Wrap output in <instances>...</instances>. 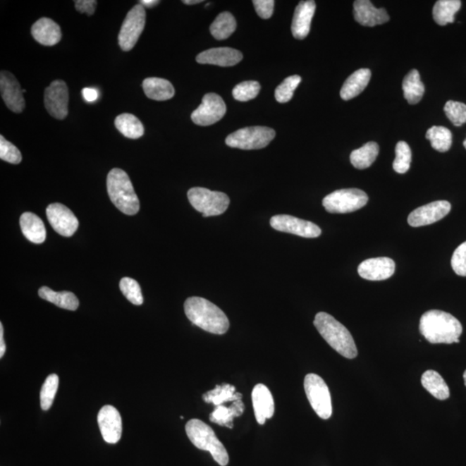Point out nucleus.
<instances>
[{"label":"nucleus","instance_id":"f257e3e1","mask_svg":"<svg viewBox=\"0 0 466 466\" xmlns=\"http://www.w3.org/2000/svg\"><path fill=\"white\" fill-rule=\"evenodd\" d=\"M419 332L431 344H453L460 342L463 327L452 314L441 310H430L419 321Z\"/></svg>","mask_w":466,"mask_h":466},{"label":"nucleus","instance_id":"f03ea898","mask_svg":"<svg viewBox=\"0 0 466 466\" xmlns=\"http://www.w3.org/2000/svg\"><path fill=\"white\" fill-rule=\"evenodd\" d=\"M185 314L200 329L214 334H225L229 329L230 323L224 312L202 298H190L184 303Z\"/></svg>","mask_w":466,"mask_h":466},{"label":"nucleus","instance_id":"7ed1b4c3","mask_svg":"<svg viewBox=\"0 0 466 466\" xmlns=\"http://www.w3.org/2000/svg\"><path fill=\"white\" fill-rule=\"evenodd\" d=\"M314 325L331 348L341 356L353 360L357 356V349L348 329L332 315L321 312L315 317Z\"/></svg>","mask_w":466,"mask_h":466},{"label":"nucleus","instance_id":"20e7f679","mask_svg":"<svg viewBox=\"0 0 466 466\" xmlns=\"http://www.w3.org/2000/svg\"><path fill=\"white\" fill-rule=\"evenodd\" d=\"M107 192L111 202L119 211L127 215H134L140 209V200L135 192L130 177L121 168H113L107 176Z\"/></svg>","mask_w":466,"mask_h":466},{"label":"nucleus","instance_id":"39448f33","mask_svg":"<svg viewBox=\"0 0 466 466\" xmlns=\"http://www.w3.org/2000/svg\"><path fill=\"white\" fill-rule=\"evenodd\" d=\"M185 429H186L188 439L196 448L209 450L211 457L219 465H228V453L210 426L200 419H192L187 423Z\"/></svg>","mask_w":466,"mask_h":466},{"label":"nucleus","instance_id":"423d86ee","mask_svg":"<svg viewBox=\"0 0 466 466\" xmlns=\"http://www.w3.org/2000/svg\"><path fill=\"white\" fill-rule=\"evenodd\" d=\"M188 198L192 207L202 213L203 217L224 214L230 204V199L224 192L211 191L204 188H191L188 192Z\"/></svg>","mask_w":466,"mask_h":466},{"label":"nucleus","instance_id":"0eeeda50","mask_svg":"<svg viewBox=\"0 0 466 466\" xmlns=\"http://www.w3.org/2000/svg\"><path fill=\"white\" fill-rule=\"evenodd\" d=\"M276 137V132L269 127H246L226 137V144L240 149H259L266 147Z\"/></svg>","mask_w":466,"mask_h":466},{"label":"nucleus","instance_id":"6e6552de","mask_svg":"<svg viewBox=\"0 0 466 466\" xmlns=\"http://www.w3.org/2000/svg\"><path fill=\"white\" fill-rule=\"evenodd\" d=\"M369 198L363 190L346 188L331 192L323 199V206L330 214H348L367 205Z\"/></svg>","mask_w":466,"mask_h":466},{"label":"nucleus","instance_id":"1a4fd4ad","mask_svg":"<svg viewBox=\"0 0 466 466\" xmlns=\"http://www.w3.org/2000/svg\"><path fill=\"white\" fill-rule=\"evenodd\" d=\"M304 388H305L308 402L318 417L323 419L332 417V400H331L329 386L321 376L310 373L306 376L305 380H304Z\"/></svg>","mask_w":466,"mask_h":466},{"label":"nucleus","instance_id":"9d476101","mask_svg":"<svg viewBox=\"0 0 466 466\" xmlns=\"http://www.w3.org/2000/svg\"><path fill=\"white\" fill-rule=\"evenodd\" d=\"M145 8L137 4L126 15L118 34V44L124 51H130L136 45L145 29Z\"/></svg>","mask_w":466,"mask_h":466},{"label":"nucleus","instance_id":"9b49d317","mask_svg":"<svg viewBox=\"0 0 466 466\" xmlns=\"http://www.w3.org/2000/svg\"><path fill=\"white\" fill-rule=\"evenodd\" d=\"M226 106L221 96L210 92L204 96L202 103L192 111L191 118L195 124L209 126L215 124L225 116Z\"/></svg>","mask_w":466,"mask_h":466},{"label":"nucleus","instance_id":"f8f14e48","mask_svg":"<svg viewBox=\"0 0 466 466\" xmlns=\"http://www.w3.org/2000/svg\"><path fill=\"white\" fill-rule=\"evenodd\" d=\"M271 226L279 232L295 234L303 238H318L321 234V229L314 223L290 215H276L271 219Z\"/></svg>","mask_w":466,"mask_h":466},{"label":"nucleus","instance_id":"ddd939ff","mask_svg":"<svg viewBox=\"0 0 466 466\" xmlns=\"http://www.w3.org/2000/svg\"><path fill=\"white\" fill-rule=\"evenodd\" d=\"M44 105L52 117L64 119L68 116V88L61 80H56L46 88Z\"/></svg>","mask_w":466,"mask_h":466},{"label":"nucleus","instance_id":"4468645a","mask_svg":"<svg viewBox=\"0 0 466 466\" xmlns=\"http://www.w3.org/2000/svg\"><path fill=\"white\" fill-rule=\"evenodd\" d=\"M46 214L49 224L61 236L71 237L78 229V219L73 211L63 204H50L46 209Z\"/></svg>","mask_w":466,"mask_h":466},{"label":"nucleus","instance_id":"2eb2a0df","mask_svg":"<svg viewBox=\"0 0 466 466\" xmlns=\"http://www.w3.org/2000/svg\"><path fill=\"white\" fill-rule=\"evenodd\" d=\"M452 206L446 200L427 204L419 207L408 215L407 223L412 227H419L434 224L441 221L450 213Z\"/></svg>","mask_w":466,"mask_h":466},{"label":"nucleus","instance_id":"dca6fc26","mask_svg":"<svg viewBox=\"0 0 466 466\" xmlns=\"http://www.w3.org/2000/svg\"><path fill=\"white\" fill-rule=\"evenodd\" d=\"M98 424L104 441L116 444L122 436V419L116 407L104 406L98 415Z\"/></svg>","mask_w":466,"mask_h":466},{"label":"nucleus","instance_id":"f3484780","mask_svg":"<svg viewBox=\"0 0 466 466\" xmlns=\"http://www.w3.org/2000/svg\"><path fill=\"white\" fill-rule=\"evenodd\" d=\"M0 90L6 105L11 111L20 114L24 111L25 102L23 90L16 77L11 73L2 71L0 74Z\"/></svg>","mask_w":466,"mask_h":466},{"label":"nucleus","instance_id":"a211bd4d","mask_svg":"<svg viewBox=\"0 0 466 466\" xmlns=\"http://www.w3.org/2000/svg\"><path fill=\"white\" fill-rule=\"evenodd\" d=\"M395 262L388 257L369 258L362 262L357 268L362 278L369 281H383L394 275Z\"/></svg>","mask_w":466,"mask_h":466},{"label":"nucleus","instance_id":"6ab92c4d","mask_svg":"<svg viewBox=\"0 0 466 466\" xmlns=\"http://www.w3.org/2000/svg\"><path fill=\"white\" fill-rule=\"evenodd\" d=\"M354 18L363 26L374 27L390 20L386 10L377 9L369 0H357L353 5Z\"/></svg>","mask_w":466,"mask_h":466},{"label":"nucleus","instance_id":"aec40b11","mask_svg":"<svg viewBox=\"0 0 466 466\" xmlns=\"http://www.w3.org/2000/svg\"><path fill=\"white\" fill-rule=\"evenodd\" d=\"M254 413L258 424L264 425L267 419H271L275 413V403L271 392L267 386L259 384L254 387L252 393Z\"/></svg>","mask_w":466,"mask_h":466},{"label":"nucleus","instance_id":"412c9836","mask_svg":"<svg viewBox=\"0 0 466 466\" xmlns=\"http://www.w3.org/2000/svg\"><path fill=\"white\" fill-rule=\"evenodd\" d=\"M243 55L238 50L232 48H214L205 50L196 57L200 64L217 65L221 67H232L240 63Z\"/></svg>","mask_w":466,"mask_h":466},{"label":"nucleus","instance_id":"4be33fe9","mask_svg":"<svg viewBox=\"0 0 466 466\" xmlns=\"http://www.w3.org/2000/svg\"><path fill=\"white\" fill-rule=\"evenodd\" d=\"M315 9L317 4L313 0L300 2L296 7L291 26L293 36L296 39L302 40L309 34Z\"/></svg>","mask_w":466,"mask_h":466},{"label":"nucleus","instance_id":"5701e85b","mask_svg":"<svg viewBox=\"0 0 466 466\" xmlns=\"http://www.w3.org/2000/svg\"><path fill=\"white\" fill-rule=\"evenodd\" d=\"M32 34L35 40L44 46H54L61 41V32L59 25L48 18H42L32 26Z\"/></svg>","mask_w":466,"mask_h":466},{"label":"nucleus","instance_id":"b1692460","mask_svg":"<svg viewBox=\"0 0 466 466\" xmlns=\"http://www.w3.org/2000/svg\"><path fill=\"white\" fill-rule=\"evenodd\" d=\"M371 77L372 72L368 68H361L354 72L343 85L341 97L344 100L357 97L367 88Z\"/></svg>","mask_w":466,"mask_h":466},{"label":"nucleus","instance_id":"393cba45","mask_svg":"<svg viewBox=\"0 0 466 466\" xmlns=\"http://www.w3.org/2000/svg\"><path fill=\"white\" fill-rule=\"evenodd\" d=\"M20 227L27 240L34 244H42L46 240L44 223L37 215L25 213L20 217Z\"/></svg>","mask_w":466,"mask_h":466},{"label":"nucleus","instance_id":"a878e982","mask_svg":"<svg viewBox=\"0 0 466 466\" xmlns=\"http://www.w3.org/2000/svg\"><path fill=\"white\" fill-rule=\"evenodd\" d=\"M245 412V404L242 400H235L233 405L226 407L221 405L215 407L214 410L211 412L209 419L215 424L233 429V419L235 417H240Z\"/></svg>","mask_w":466,"mask_h":466},{"label":"nucleus","instance_id":"bb28decb","mask_svg":"<svg viewBox=\"0 0 466 466\" xmlns=\"http://www.w3.org/2000/svg\"><path fill=\"white\" fill-rule=\"evenodd\" d=\"M142 88L149 99L164 102L174 97L175 88L168 80L157 77L147 78L142 82Z\"/></svg>","mask_w":466,"mask_h":466},{"label":"nucleus","instance_id":"cd10ccee","mask_svg":"<svg viewBox=\"0 0 466 466\" xmlns=\"http://www.w3.org/2000/svg\"><path fill=\"white\" fill-rule=\"evenodd\" d=\"M38 295L42 299L55 304L63 309L75 311L79 307V300L72 292H56L48 287H42L38 290Z\"/></svg>","mask_w":466,"mask_h":466},{"label":"nucleus","instance_id":"c85d7f7f","mask_svg":"<svg viewBox=\"0 0 466 466\" xmlns=\"http://www.w3.org/2000/svg\"><path fill=\"white\" fill-rule=\"evenodd\" d=\"M404 97L411 105L421 102L425 92V86L417 69H413L405 76L403 82Z\"/></svg>","mask_w":466,"mask_h":466},{"label":"nucleus","instance_id":"c756f323","mask_svg":"<svg viewBox=\"0 0 466 466\" xmlns=\"http://www.w3.org/2000/svg\"><path fill=\"white\" fill-rule=\"evenodd\" d=\"M242 394L236 392L233 385L224 384L216 385L214 390L210 391L202 396L204 402L214 404L215 407L223 405L227 402H235L242 400Z\"/></svg>","mask_w":466,"mask_h":466},{"label":"nucleus","instance_id":"7c9ffc66","mask_svg":"<svg viewBox=\"0 0 466 466\" xmlns=\"http://www.w3.org/2000/svg\"><path fill=\"white\" fill-rule=\"evenodd\" d=\"M379 154V146L375 142H369L350 154V163L358 169L371 167Z\"/></svg>","mask_w":466,"mask_h":466},{"label":"nucleus","instance_id":"2f4dec72","mask_svg":"<svg viewBox=\"0 0 466 466\" xmlns=\"http://www.w3.org/2000/svg\"><path fill=\"white\" fill-rule=\"evenodd\" d=\"M422 386L438 400L449 398L450 390L443 377L435 371H427L422 376Z\"/></svg>","mask_w":466,"mask_h":466},{"label":"nucleus","instance_id":"473e14b6","mask_svg":"<svg viewBox=\"0 0 466 466\" xmlns=\"http://www.w3.org/2000/svg\"><path fill=\"white\" fill-rule=\"evenodd\" d=\"M461 5L460 0H439L433 9L434 21L441 26L453 23Z\"/></svg>","mask_w":466,"mask_h":466},{"label":"nucleus","instance_id":"72a5a7b5","mask_svg":"<svg viewBox=\"0 0 466 466\" xmlns=\"http://www.w3.org/2000/svg\"><path fill=\"white\" fill-rule=\"evenodd\" d=\"M115 126L119 133L125 137L137 140L142 137L145 133L144 125L140 119L130 114H123L115 119Z\"/></svg>","mask_w":466,"mask_h":466},{"label":"nucleus","instance_id":"f704fd0d","mask_svg":"<svg viewBox=\"0 0 466 466\" xmlns=\"http://www.w3.org/2000/svg\"><path fill=\"white\" fill-rule=\"evenodd\" d=\"M236 27L237 23L233 15L225 11L215 18L211 25L210 32L217 40H225L235 32Z\"/></svg>","mask_w":466,"mask_h":466},{"label":"nucleus","instance_id":"c9c22d12","mask_svg":"<svg viewBox=\"0 0 466 466\" xmlns=\"http://www.w3.org/2000/svg\"><path fill=\"white\" fill-rule=\"evenodd\" d=\"M426 137L430 141L432 147L440 152H448L453 144L452 133L443 126L431 127L427 132Z\"/></svg>","mask_w":466,"mask_h":466},{"label":"nucleus","instance_id":"e433bc0d","mask_svg":"<svg viewBox=\"0 0 466 466\" xmlns=\"http://www.w3.org/2000/svg\"><path fill=\"white\" fill-rule=\"evenodd\" d=\"M59 387V376L56 374L49 375L45 379L40 392V403L42 410L47 411L52 406Z\"/></svg>","mask_w":466,"mask_h":466},{"label":"nucleus","instance_id":"4c0bfd02","mask_svg":"<svg viewBox=\"0 0 466 466\" xmlns=\"http://www.w3.org/2000/svg\"><path fill=\"white\" fill-rule=\"evenodd\" d=\"M412 152L410 145L406 142L400 141L396 146V159L393 168L399 174H405L410 168Z\"/></svg>","mask_w":466,"mask_h":466},{"label":"nucleus","instance_id":"58836bf2","mask_svg":"<svg viewBox=\"0 0 466 466\" xmlns=\"http://www.w3.org/2000/svg\"><path fill=\"white\" fill-rule=\"evenodd\" d=\"M119 288L126 299L134 305L140 306L144 302L140 285L136 280L124 277L119 283Z\"/></svg>","mask_w":466,"mask_h":466},{"label":"nucleus","instance_id":"ea45409f","mask_svg":"<svg viewBox=\"0 0 466 466\" xmlns=\"http://www.w3.org/2000/svg\"><path fill=\"white\" fill-rule=\"evenodd\" d=\"M302 82L299 75H292L283 80V82L276 87L275 97L279 103H287L293 98L294 92Z\"/></svg>","mask_w":466,"mask_h":466},{"label":"nucleus","instance_id":"a19ab883","mask_svg":"<svg viewBox=\"0 0 466 466\" xmlns=\"http://www.w3.org/2000/svg\"><path fill=\"white\" fill-rule=\"evenodd\" d=\"M261 90L260 84L255 80H249L237 85L233 91L235 99L245 102L255 99Z\"/></svg>","mask_w":466,"mask_h":466},{"label":"nucleus","instance_id":"79ce46f5","mask_svg":"<svg viewBox=\"0 0 466 466\" xmlns=\"http://www.w3.org/2000/svg\"><path fill=\"white\" fill-rule=\"evenodd\" d=\"M444 111L446 117L454 125L460 127L466 123L465 104L449 100L445 105Z\"/></svg>","mask_w":466,"mask_h":466},{"label":"nucleus","instance_id":"37998d69","mask_svg":"<svg viewBox=\"0 0 466 466\" xmlns=\"http://www.w3.org/2000/svg\"><path fill=\"white\" fill-rule=\"evenodd\" d=\"M0 159L13 164H20L22 161L20 150L7 141L3 135L0 136Z\"/></svg>","mask_w":466,"mask_h":466},{"label":"nucleus","instance_id":"c03bdc74","mask_svg":"<svg viewBox=\"0 0 466 466\" xmlns=\"http://www.w3.org/2000/svg\"><path fill=\"white\" fill-rule=\"evenodd\" d=\"M450 264L458 276H466V242L458 246L453 252Z\"/></svg>","mask_w":466,"mask_h":466},{"label":"nucleus","instance_id":"a18cd8bd","mask_svg":"<svg viewBox=\"0 0 466 466\" xmlns=\"http://www.w3.org/2000/svg\"><path fill=\"white\" fill-rule=\"evenodd\" d=\"M252 3L258 16L264 19L271 18L274 13L275 1L273 0H254Z\"/></svg>","mask_w":466,"mask_h":466},{"label":"nucleus","instance_id":"49530a36","mask_svg":"<svg viewBox=\"0 0 466 466\" xmlns=\"http://www.w3.org/2000/svg\"><path fill=\"white\" fill-rule=\"evenodd\" d=\"M97 3L96 0H75V9L80 13H87L92 16L95 13Z\"/></svg>","mask_w":466,"mask_h":466},{"label":"nucleus","instance_id":"de8ad7c7","mask_svg":"<svg viewBox=\"0 0 466 466\" xmlns=\"http://www.w3.org/2000/svg\"><path fill=\"white\" fill-rule=\"evenodd\" d=\"M82 94L87 102H94L99 97V91L96 88L85 87Z\"/></svg>","mask_w":466,"mask_h":466},{"label":"nucleus","instance_id":"09e8293b","mask_svg":"<svg viewBox=\"0 0 466 466\" xmlns=\"http://www.w3.org/2000/svg\"><path fill=\"white\" fill-rule=\"evenodd\" d=\"M6 346L5 341H4V327L2 323H0V357L5 355Z\"/></svg>","mask_w":466,"mask_h":466},{"label":"nucleus","instance_id":"8fccbe9b","mask_svg":"<svg viewBox=\"0 0 466 466\" xmlns=\"http://www.w3.org/2000/svg\"><path fill=\"white\" fill-rule=\"evenodd\" d=\"M160 1L159 0H141L140 4L144 7L152 8V7L159 5Z\"/></svg>","mask_w":466,"mask_h":466},{"label":"nucleus","instance_id":"3c124183","mask_svg":"<svg viewBox=\"0 0 466 466\" xmlns=\"http://www.w3.org/2000/svg\"><path fill=\"white\" fill-rule=\"evenodd\" d=\"M202 0H184L185 5H195V4L202 3Z\"/></svg>","mask_w":466,"mask_h":466},{"label":"nucleus","instance_id":"603ef678","mask_svg":"<svg viewBox=\"0 0 466 466\" xmlns=\"http://www.w3.org/2000/svg\"><path fill=\"white\" fill-rule=\"evenodd\" d=\"M464 380H465V386H466V371L464 373Z\"/></svg>","mask_w":466,"mask_h":466},{"label":"nucleus","instance_id":"864d4df0","mask_svg":"<svg viewBox=\"0 0 466 466\" xmlns=\"http://www.w3.org/2000/svg\"><path fill=\"white\" fill-rule=\"evenodd\" d=\"M464 146H465V148L466 149V140L464 141Z\"/></svg>","mask_w":466,"mask_h":466}]
</instances>
